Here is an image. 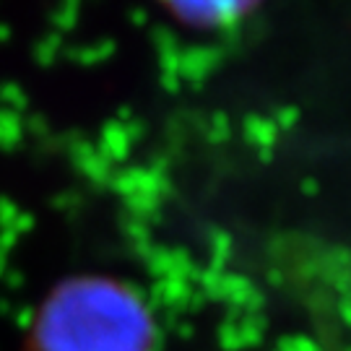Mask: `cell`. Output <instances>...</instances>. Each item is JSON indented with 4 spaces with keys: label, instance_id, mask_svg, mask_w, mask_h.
<instances>
[{
    "label": "cell",
    "instance_id": "obj_1",
    "mask_svg": "<svg viewBox=\"0 0 351 351\" xmlns=\"http://www.w3.org/2000/svg\"><path fill=\"white\" fill-rule=\"evenodd\" d=\"M154 326L136 291L110 278H73L37 320V351H151Z\"/></svg>",
    "mask_w": 351,
    "mask_h": 351
},
{
    "label": "cell",
    "instance_id": "obj_2",
    "mask_svg": "<svg viewBox=\"0 0 351 351\" xmlns=\"http://www.w3.org/2000/svg\"><path fill=\"white\" fill-rule=\"evenodd\" d=\"M247 11V5L239 3H203V5H177L175 13H180L188 24H203V26H221L232 24L239 13Z\"/></svg>",
    "mask_w": 351,
    "mask_h": 351
}]
</instances>
